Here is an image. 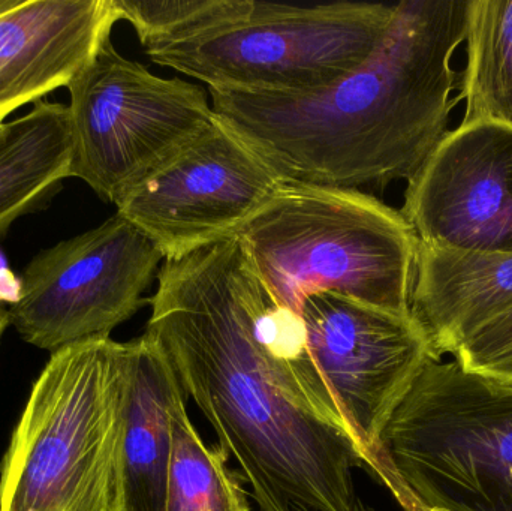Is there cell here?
Wrapping results in <instances>:
<instances>
[{"label":"cell","mask_w":512,"mask_h":511,"mask_svg":"<svg viewBox=\"0 0 512 511\" xmlns=\"http://www.w3.org/2000/svg\"><path fill=\"white\" fill-rule=\"evenodd\" d=\"M144 335L252 486L258 511H349L366 468L306 344L236 236L165 260Z\"/></svg>","instance_id":"obj_1"},{"label":"cell","mask_w":512,"mask_h":511,"mask_svg":"<svg viewBox=\"0 0 512 511\" xmlns=\"http://www.w3.org/2000/svg\"><path fill=\"white\" fill-rule=\"evenodd\" d=\"M468 0H403L375 53L313 92L209 89L215 116L285 183L411 180L448 134Z\"/></svg>","instance_id":"obj_2"},{"label":"cell","mask_w":512,"mask_h":511,"mask_svg":"<svg viewBox=\"0 0 512 511\" xmlns=\"http://www.w3.org/2000/svg\"><path fill=\"white\" fill-rule=\"evenodd\" d=\"M135 339L51 353L0 465V511H123Z\"/></svg>","instance_id":"obj_3"},{"label":"cell","mask_w":512,"mask_h":511,"mask_svg":"<svg viewBox=\"0 0 512 511\" xmlns=\"http://www.w3.org/2000/svg\"><path fill=\"white\" fill-rule=\"evenodd\" d=\"M234 236L271 297L295 314L328 291L411 315L418 239L400 210L372 195L285 183Z\"/></svg>","instance_id":"obj_4"},{"label":"cell","mask_w":512,"mask_h":511,"mask_svg":"<svg viewBox=\"0 0 512 511\" xmlns=\"http://www.w3.org/2000/svg\"><path fill=\"white\" fill-rule=\"evenodd\" d=\"M378 480L405 511H512V384L427 363L382 432Z\"/></svg>","instance_id":"obj_5"},{"label":"cell","mask_w":512,"mask_h":511,"mask_svg":"<svg viewBox=\"0 0 512 511\" xmlns=\"http://www.w3.org/2000/svg\"><path fill=\"white\" fill-rule=\"evenodd\" d=\"M394 5L292 6L254 0L246 17L186 41L146 50L209 89L303 93L363 65L390 27Z\"/></svg>","instance_id":"obj_6"},{"label":"cell","mask_w":512,"mask_h":511,"mask_svg":"<svg viewBox=\"0 0 512 511\" xmlns=\"http://www.w3.org/2000/svg\"><path fill=\"white\" fill-rule=\"evenodd\" d=\"M69 177L117 204L206 131L215 113L206 90L161 78L126 59L111 38L69 83Z\"/></svg>","instance_id":"obj_7"},{"label":"cell","mask_w":512,"mask_h":511,"mask_svg":"<svg viewBox=\"0 0 512 511\" xmlns=\"http://www.w3.org/2000/svg\"><path fill=\"white\" fill-rule=\"evenodd\" d=\"M158 246L119 213L87 233L39 252L21 276L6 323L41 350L108 339L149 299Z\"/></svg>","instance_id":"obj_8"},{"label":"cell","mask_w":512,"mask_h":511,"mask_svg":"<svg viewBox=\"0 0 512 511\" xmlns=\"http://www.w3.org/2000/svg\"><path fill=\"white\" fill-rule=\"evenodd\" d=\"M306 344L366 462L379 474L388 420L424 366L441 360L412 315L336 293L310 294L300 309Z\"/></svg>","instance_id":"obj_9"},{"label":"cell","mask_w":512,"mask_h":511,"mask_svg":"<svg viewBox=\"0 0 512 511\" xmlns=\"http://www.w3.org/2000/svg\"><path fill=\"white\" fill-rule=\"evenodd\" d=\"M285 185L215 117L212 125L129 191L117 213L176 260L234 236Z\"/></svg>","instance_id":"obj_10"},{"label":"cell","mask_w":512,"mask_h":511,"mask_svg":"<svg viewBox=\"0 0 512 511\" xmlns=\"http://www.w3.org/2000/svg\"><path fill=\"white\" fill-rule=\"evenodd\" d=\"M403 218L436 248L512 252V128L460 123L408 182Z\"/></svg>","instance_id":"obj_11"},{"label":"cell","mask_w":512,"mask_h":511,"mask_svg":"<svg viewBox=\"0 0 512 511\" xmlns=\"http://www.w3.org/2000/svg\"><path fill=\"white\" fill-rule=\"evenodd\" d=\"M119 20L114 0H21L0 14V125L68 87Z\"/></svg>","instance_id":"obj_12"},{"label":"cell","mask_w":512,"mask_h":511,"mask_svg":"<svg viewBox=\"0 0 512 511\" xmlns=\"http://www.w3.org/2000/svg\"><path fill=\"white\" fill-rule=\"evenodd\" d=\"M512 309V252L436 248L418 242L411 315L436 357L454 354Z\"/></svg>","instance_id":"obj_13"},{"label":"cell","mask_w":512,"mask_h":511,"mask_svg":"<svg viewBox=\"0 0 512 511\" xmlns=\"http://www.w3.org/2000/svg\"><path fill=\"white\" fill-rule=\"evenodd\" d=\"M183 396L158 345L147 335L135 339L123 449V511H167L173 413Z\"/></svg>","instance_id":"obj_14"},{"label":"cell","mask_w":512,"mask_h":511,"mask_svg":"<svg viewBox=\"0 0 512 511\" xmlns=\"http://www.w3.org/2000/svg\"><path fill=\"white\" fill-rule=\"evenodd\" d=\"M68 107L39 101L0 128V237L20 216L45 203L69 177Z\"/></svg>","instance_id":"obj_15"},{"label":"cell","mask_w":512,"mask_h":511,"mask_svg":"<svg viewBox=\"0 0 512 511\" xmlns=\"http://www.w3.org/2000/svg\"><path fill=\"white\" fill-rule=\"evenodd\" d=\"M462 123L512 128V0H468Z\"/></svg>","instance_id":"obj_16"},{"label":"cell","mask_w":512,"mask_h":511,"mask_svg":"<svg viewBox=\"0 0 512 511\" xmlns=\"http://www.w3.org/2000/svg\"><path fill=\"white\" fill-rule=\"evenodd\" d=\"M186 396L173 413V446L167 511H254L243 488L245 477L228 468L230 455L204 443L189 420Z\"/></svg>","instance_id":"obj_17"},{"label":"cell","mask_w":512,"mask_h":511,"mask_svg":"<svg viewBox=\"0 0 512 511\" xmlns=\"http://www.w3.org/2000/svg\"><path fill=\"white\" fill-rule=\"evenodd\" d=\"M114 5L149 50L240 20L252 11L254 0H114Z\"/></svg>","instance_id":"obj_18"},{"label":"cell","mask_w":512,"mask_h":511,"mask_svg":"<svg viewBox=\"0 0 512 511\" xmlns=\"http://www.w3.org/2000/svg\"><path fill=\"white\" fill-rule=\"evenodd\" d=\"M454 356L466 371L512 384V309L469 336Z\"/></svg>","instance_id":"obj_19"},{"label":"cell","mask_w":512,"mask_h":511,"mask_svg":"<svg viewBox=\"0 0 512 511\" xmlns=\"http://www.w3.org/2000/svg\"><path fill=\"white\" fill-rule=\"evenodd\" d=\"M21 296V278L15 276L8 267L0 270V302L15 303Z\"/></svg>","instance_id":"obj_20"},{"label":"cell","mask_w":512,"mask_h":511,"mask_svg":"<svg viewBox=\"0 0 512 511\" xmlns=\"http://www.w3.org/2000/svg\"><path fill=\"white\" fill-rule=\"evenodd\" d=\"M20 3L21 0H0V14L9 11V9H14L15 6L20 5Z\"/></svg>","instance_id":"obj_21"},{"label":"cell","mask_w":512,"mask_h":511,"mask_svg":"<svg viewBox=\"0 0 512 511\" xmlns=\"http://www.w3.org/2000/svg\"><path fill=\"white\" fill-rule=\"evenodd\" d=\"M298 511H310V510H298ZM351 511H373L372 509H369V507L366 506V504L363 503V501L360 500V498H357V501H355L354 506H352Z\"/></svg>","instance_id":"obj_22"},{"label":"cell","mask_w":512,"mask_h":511,"mask_svg":"<svg viewBox=\"0 0 512 511\" xmlns=\"http://www.w3.org/2000/svg\"><path fill=\"white\" fill-rule=\"evenodd\" d=\"M6 324V317L5 315H0V335H2L3 327H5Z\"/></svg>","instance_id":"obj_23"},{"label":"cell","mask_w":512,"mask_h":511,"mask_svg":"<svg viewBox=\"0 0 512 511\" xmlns=\"http://www.w3.org/2000/svg\"><path fill=\"white\" fill-rule=\"evenodd\" d=\"M5 267H6L5 258H3V255L0 254V270L5 269Z\"/></svg>","instance_id":"obj_24"},{"label":"cell","mask_w":512,"mask_h":511,"mask_svg":"<svg viewBox=\"0 0 512 511\" xmlns=\"http://www.w3.org/2000/svg\"><path fill=\"white\" fill-rule=\"evenodd\" d=\"M0 315H3V314H2V311H0Z\"/></svg>","instance_id":"obj_25"},{"label":"cell","mask_w":512,"mask_h":511,"mask_svg":"<svg viewBox=\"0 0 512 511\" xmlns=\"http://www.w3.org/2000/svg\"><path fill=\"white\" fill-rule=\"evenodd\" d=\"M0 128H2V125H0Z\"/></svg>","instance_id":"obj_26"}]
</instances>
